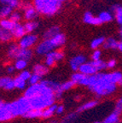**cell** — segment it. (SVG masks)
<instances>
[{
	"instance_id": "51",
	"label": "cell",
	"mask_w": 122,
	"mask_h": 123,
	"mask_svg": "<svg viewBox=\"0 0 122 123\" xmlns=\"http://www.w3.org/2000/svg\"><path fill=\"white\" fill-rule=\"evenodd\" d=\"M117 86H121V87H122V79L120 80V82L118 83V85H117Z\"/></svg>"
},
{
	"instance_id": "34",
	"label": "cell",
	"mask_w": 122,
	"mask_h": 123,
	"mask_svg": "<svg viewBox=\"0 0 122 123\" xmlns=\"http://www.w3.org/2000/svg\"><path fill=\"white\" fill-rule=\"evenodd\" d=\"M105 41V38H103V37H99V38H95V39H93L92 42V44H91V47H92V49H97L99 46L103 45V43H104Z\"/></svg>"
},
{
	"instance_id": "29",
	"label": "cell",
	"mask_w": 122,
	"mask_h": 123,
	"mask_svg": "<svg viewBox=\"0 0 122 123\" xmlns=\"http://www.w3.org/2000/svg\"><path fill=\"white\" fill-rule=\"evenodd\" d=\"M12 37H13V35H12L10 31L5 30V29L0 27V40L4 41V42L9 41L11 39Z\"/></svg>"
},
{
	"instance_id": "7",
	"label": "cell",
	"mask_w": 122,
	"mask_h": 123,
	"mask_svg": "<svg viewBox=\"0 0 122 123\" xmlns=\"http://www.w3.org/2000/svg\"><path fill=\"white\" fill-rule=\"evenodd\" d=\"M55 48V46L51 42L50 39H44V41L40 43L36 48V53L38 55H47L50 52L53 51L54 49Z\"/></svg>"
},
{
	"instance_id": "24",
	"label": "cell",
	"mask_w": 122,
	"mask_h": 123,
	"mask_svg": "<svg viewBox=\"0 0 122 123\" xmlns=\"http://www.w3.org/2000/svg\"><path fill=\"white\" fill-rule=\"evenodd\" d=\"M58 33H60V28L56 26L55 27H51L50 28H49L44 34V39H50V38H54L55 35H57Z\"/></svg>"
},
{
	"instance_id": "52",
	"label": "cell",
	"mask_w": 122,
	"mask_h": 123,
	"mask_svg": "<svg viewBox=\"0 0 122 123\" xmlns=\"http://www.w3.org/2000/svg\"><path fill=\"white\" fill-rule=\"evenodd\" d=\"M50 123H58V122L56 120H51V121H50Z\"/></svg>"
},
{
	"instance_id": "36",
	"label": "cell",
	"mask_w": 122,
	"mask_h": 123,
	"mask_svg": "<svg viewBox=\"0 0 122 123\" xmlns=\"http://www.w3.org/2000/svg\"><path fill=\"white\" fill-rule=\"evenodd\" d=\"M38 24L36 21H28V22H27L25 24L24 28H25L27 33H31V32H32L33 30H35V29L38 27Z\"/></svg>"
},
{
	"instance_id": "14",
	"label": "cell",
	"mask_w": 122,
	"mask_h": 123,
	"mask_svg": "<svg viewBox=\"0 0 122 123\" xmlns=\"http://www.w3.org/2000/svg\"><path fill=\"white\" fill-rule=\"evenodd\" d=\"M79 72L85 75H87V76H92V75L98 73L97 69L91 62H85L83 64L79 69Z\"/></svg>"
},
{
	"instance_id": "15",
	"label": "cell",
	"mask_w": 122,
	"mask_h": 123,
	"mask_svg": "<svg viewBox=\"0 0 122 123\" xmlns=\"http://www.w3.org/2000/svg\"><path fill=\"white\" fill-rule=\"evenodd\" d=\"M97 104H98V101L96 99L87 101V102L82 104L80 106H79L78 109H77V112H78V113L86 112V111H88V110H92V109H94L95 107H97Z\"/></svg>"
},
{
	"instance_id": "39",
	"label": "cell",
	"mask_w": 122,
	"mask_h": 123,
	"mask_svg": "<svg viewBox=\"0 0 122 123\" xmlns=\"http://www.w3.org/2000/svg\"><path fill=\"white\" fill-rule=\"evenodd\" d=\"M31 75H32V74H31V72H29L28 70H23V71H21V73H20L19 76L21 77L22 80H24L25 81H28L29 79H30Z\"/></svg>"
},
{
	"instance_id": "9",
	"label": "cell",
	"mask_w": 122,
	"mask_h": 123,
	"mask_svg": "<svg viewBox=\"0 0 122 123\" xmlns=\"http://www.w3.org/2000/svg\"><path fill=\"white\" fill-rule=\"evenodd\" d=\"M89 77L87 75H85L79 72H74V74L71 76V80L74 83L75 86H89Z\"/></svg>"
},
{
	"instance_id": "25",
	"label": "cell",
	"mask_w": 122,
	"mask_h": 123,
	"mask_svg": "<svg viewBox=\"0 0 122 123\" xmlns=\"http://www.w3.org/2000/svg\"><path fill=\"white\" fill-rule=\"evenodd\" d=\"M27 119H38V118H42V110H34V109H31L24 116Z\"/></svg>"
},
{
	"instance_id": "38",
	"label": "cell",
	"mask_w": 122,
	"mask_h": 123,
	"mask_svg": "<svg viewBox=\"0 0 122 123\" xmlns=\"http://www.w3.org/2000/svg\"><path fill=\"white\" fill-rule=\"evenodd\" d=\"M41 80H41V77L40 76L35 74H32L30 79H29V80H28V82L30 85H36V84L40 83V81Z\"/></svg>"
},
{
	"instance_id": "44",
	"label": "cell",
	"mask_w": 122,
	"mask_h": 123,
	"mask_svg": "<svg viewBox=\"0 0 122 123\" xmlns=\"http://www.w3.org/2000/svg\"><path fill=\"white\" fill-rule=\"evenodd\" d=\"M115 65H116V61L115 59H112L107 62V68H113L115 67Z\"/></svg>"
},
{
	"instance_id": "3",
	"label": "cell",
	"mask_w": 122,
	"mask_h": 123,
	"mask_svg": "<svg viewBox=\"0 0 122 123\" xmlns=\"http://www.w3.org/2000/svg\"><path fill=\"white\" fill-rule=\"evenodd\" d=\"M7 107L13 117H24L25 115L31 110L30 102L25 97H21L13 102L7 103Z\"/></svg>"
},
{
	"instance_id": "54",
	"label": "cell",
	"mask_w": 122,
	"mask_h": 123,
	"mask_svg": "<svg viewBox=\"0 0 122 123\" xmlns=\"http://www.w3.org/2000/svg\"><path fill=\"white\" fill-rule=\"evenodd\" d=\"M94 123H103V121H95Z\"/></svg>"
},
{
	"instance_id": "31",
	"label": "cell",
	"mask_w": 122,
	"mask_h": 123,
	"mask_svg": "<svg viewBox=\"0 0 122 123\" xmlns=\"http://www.w3.org/2000/svg\"><path fill=\"white\" fill-rule=\"evenodd\" d=\"M27 62L25 61V60H22V59H18L15 61V68L16 70H19V71H23V70H25V68H27Z\"/></svg>"
},
{
	"instance_id": "2",
	"label": "cell",
	"mask_w": 122,
	"mask_h": 123,
	"mask_svg": "<svg viewBox=\"0 0 122 123\" xmlns=\"http://www.w3.org/2000/svg\"><path fill=\"white\" fill-rule=\"evenodd\" d=\"M41 84H42V86H43L41 94H39L38 96L35 97V98L29 100L31 109L44 110H45V109H47L48 107H50V106L55 104L56 98H55L54 92L51 90V88L46 84L45 80H41Z\"/></svg>"
},
{
	"instance_id": "41",
	"label": "cell",
	"mask_w": 122,
	"mask_h": 123,
	"mask_svg": "<svg viewBox=\"0 0 122 123\" xmlns=\"http://www.w3.org/2000/svg\"><path fill=\"white\" fill-rule=\"evenodd\" d=\"M10 21H12L15 23H18V21L21 20V15L18 12H13V13L10 15Z\"/></svg>"
},
{
	"instance_id": "8",
	"label": "cell",
	"mask_w": 122,
	"mask_h": 123,
	"mask_svg": "<svg viewBox=\"0 0 122 123\" xmlns=\"http://www.w3.org/2000/svg\"><path fill=\"white\" fill-rule=\"evenodd\" d=\"M37 40H38V38L36 35H25L22 38L20 39L18 45L22 49H30V47H32L36 44Z\"/></svg>"
},
{
	"instance_id": "4",
	"label": "cell",
	"mask_w": 122,
	"mask_h": 123,
	"mask_svg": "<svg viewBox=\"0 0 122 123\" xmlns=\"http://www.w3.org/2000/svg\"><path fill=\"white\" fill-rule=\"evenodd\" d=\"M61 6V3L57 0H34V8L40 14L53 15Z\"/></svg>"
},
{
	"instance_id": "56",
	"label": "cell",
	"mask_w": 122,
	"mask_h": 123,
	"mask_svg": "<svg viewBox=\"0 0 122 123\" xmlns=\"http://www.w3.org/2000/svg\"><path fill=\"white\" fill-rule=\"evenodd\" d=\"M121 39H122V36H121Z\"/></svg>"
},
{
	"instance_id": "23",
	"label": "cell",
	"mask_w": 122,
	"mask_h": 123,
	"mask_svg": "<svg viewBox=\"0 0 122 123\" xmlns=\"http://www.w3.org/2000/svg\"><path fill=\"white\" fill-rule=\"evenodd\" d=\"M38 11L35 8H33L31 5H27L25 9V18L27 20H32L35 17H37Z\"/></svg>"
},
{
	"instance_id": "46",
	"label": "cell",
	"mask_w": 122,
	"mask_h": 123,
	"mask_svg": "<svg viewBox=\"0 0 122 123\" xmlns=\"http://www.w3.org/2000/svg\"><path fill=\"white\" fill-rule=\"evenodd\" d=\"M112 9H113V10L116 11V14H122V6L115 5Z\"/></svg>"
},
{
	"instance_id": "33",
	"label": "cell",
	"mask_w": 122,
	"mask_h": 123,
	"mask_svg": "<svg viewBox=\"0 0 122 123\" xmlns=\"http://www.w3.org/2000/svg\"><path fill=\"white\" fill-rule=\"evenodd\" d=\"M12 14V8L10 6H4L0 10V18L4 19L8 15H10Z\"/></svg>"
},
{
	"instance_id": "21",
	"label": "cell",
	"mask_w": 122,
	"mask_h": 123,
	"mask_svg": "<svg viewBox=\"0 0 122 123\" xmlns=\"http://www.w3.org/2000/svg\"><path fill=\"white\" fill-rule=\"evenodd\" d=\"M120 114L115 112V110L103 120V123H120Z\"/></svg>"
},
{
	"instance_id": "49",
	"label": "cell",
	"mask_w": 122,
	"mask_h": 123,
	"mask_svg": "<svg viewBox=\"0 0 122 123\" xmlns=\"http://www.w3.org/2000/svg\"><path fill=\"white\" fill-rule=\"evenodd\" d=\"M10 1V0H0V2L2 3V4H6V5H8V4H9Z\"/></svg>"
},
{
	"instance_id": "37",
	"label": "cell",
	"mask_w": 122,
	"mask_h": 123,
	"mask_svg": "<svg viewBox=\"0 0 122 123\" xmlns=\"http://www.w3.org/2000/svg\"><path fill=\"white\" fill-rule=\"evenodd\" d=\"M74 86H75V84L71 80L61 83V89H62L63 92H67V91L72 90Z\"/></svg>"
},
{
	"instance_id": "18",
	"label": "cell",
	"mask_w": 122,
	"mask_h": 123,
	"mask_svg": "<svg viewBox=\"0 0 122 123\" xmlns=\"http://www.w3.org/2000/svg\"><path fill=\"white\" fill-rule=\"evenodd\" d=\"M84 21L88 24L92 25H101L102 21L99 19V17H94L91 12H86L84 15Z\"/></svg>"
},
{
	"instance_id": "13",
	"label": "cell",
	"mask_w": 122,
	"mask_h": 123,
	"mask_svg": "<svg viewBox=\"0 0 122 123\" xmlns=\"http://www.w3.org/2000/svg\"><path fill=\"white\" fill-rule=\"evenodd\" d=\"M0 88L4 89V91H13L15 89L14 79L10 76H4L0 78Z\"/></svg>"
},
{
	"instance_id": "19",
	"label": "cell",
	"mask_w": 122,
	"mask_h": 123,
	"mask_svg": "<svg viewBox=\"0 0 122 123\" xmlns=\"http://www.w3.org/2000/svg\"><path fill=\"white\" fill-rule=\"evenodd\" d=\"M57 104H53V105L48 107L47 109L42 110V118L43 119H51L54 115H55V110H56Z\"/></svg>"
},
{
	"instance_id": "48",
	"label": "cell",
	"mask_w": 122,
	"mask_h": 123,
	"mask_svg": "<svg viewBox=\"0 0 122 123\" xmlns=\"http://www.w3.org/2000/svg\"><path fill=\"white\" fill-rule=\"evenodd\" d=\"M116 20L119 24L122 25V14H116Z\"/></svg>"
},
{
	"instance_id": "43",
	"label": "cell",
	"mask_w": 122,
	"mask_h": 123,
	"mask_svg": "<svg viewBox=\"0 0 122 123\" xmlns=\"http://www.w3.org/2000/svg\"><path fill=\"white\" fill-rule=\"evenodd\" d=\"M65 111V107L62 104H57V107H56V110H55V114L56 115H62Z\"/></svg>"
},
{
	"instance_id": "45",
	"label": "cell",
	"mask_w": 122,
	"mask_h": 123,
	"mask_svg": "<svg viewBox=\"0 0 122 123\" xmlns=\"http://www.w3.org/2000/svg\"><path fill=\"white\" fill-rule=\"evenodd\" d=\"M18 5H19V1H18V0H10V3H9V4H8V6L11 7L12 9H13V8L17 7Z\"/></svg>"
},
{
	"instance_id": "47",
	"label": "cell",
	"mask_w": 122,
	"mask_h": 123,
	"mask_svg": "<svg viewBox=\"0 0 122 123\" xmlns=\"http://www.w3.org/2000/svg\"><path fill=\"white\" fill-rule=\"evenodd\" d=\"M15 67L14 66H8L7 67V73L8 74H13L14 72H15Z\"/></svg>"
},
{
	"instance_id": "26",
	"label": "cell",
	"mask_w": 122,
	"mask_h": 123,
	"mask_svg": "<svg viewBox=\"0 0 122 123\" xmlns=\"http://www.w3.org/2000/svg\"><path fill=\"white\" fill-rule=\"evenodd\" d=\"M118 45L119 43L113 38H109L107 39H105L103 44L104 49H118Z\"/></svg>"
},
{
	"instance_id": "11",
	"label": "cell",
	"mask_w": 122,
	"mask_h": 123,
	"mask_svg": "<svg viewBox=\"0 0 122 123\" xmlns=\"http://www.w3.org/2000/svg\"><path fill=\"white\" fill-rule=\"evenodd\" d=\"M13 118V115L8 110L7 103L0 100V122H6Z\"/></svg>"
},
{
	"instance_id": "40",
	"label": "cell",
	"mask_w": 122,
	"mask_h": 123,
	"mask_svg": "<svg viewBox=\"0 0 122 123\" xmlns=\"http://www.w3.org/2000/svg\"><path fill=\"white\" fill-rule=\"evenodd\" d=\"M115 111L119 114L122 113V97L117 100L116 104H115Z\"/></svg>"
},
{
	"instance_id": "20",
	"label": "cell",
	"mask_w": 122,
	"mask_h": 123,
	"mask_svg": "<svg viewBox=\"0 0 122 123\" xmlns=\"http://www.w3.org/2000/svg\"><path fill=\"white\" fill-rule=\"evenodd\" d=\"M79 117L78 112H70L67 115L63 116L59 123H74Z\"/></svg>"
},
{
	"instance_id": "55",
	"label": "cell",
	"mask_w": 122,
	"mask_h": 123,
	"mask_svg": "<svg viewBox=\"0 0 122 123\" xmlns=\"http://www.w3.org/2000/svg\"><path fill=\"white\" fill-rule=\"evenodd\" d=\"M57 1H59V2H63V1H66V0H57Z\"/></svg>"
},
{
	"instance_id": "12",
	"label": "cell",
	"mask_w": 122,
	"mask_h": 123,
	"mask_svg": "<svg viewBox=\"0 0 122 123\" xmlns=\"http://www.w3.org/2000/svg\"><path fill=\"white\" fill-rule=\"evenodd\" d=\"M45 82H46V84L51 88V90L54 92L56 100L60 99V98L62 97L63 93H64V92H63L62 89H61V84L56 82V81L50 80H45Z\"/></svg>"
},
{
	"instance_id": "35",
	"label": "cell",
	"mask_w": 122,
	"mask_h": 123,
	"mask_svg": "<svg viewBox=\"0 0 122 123\" xmlns=\"http://www.w3.org/2000/svg\"><path fill=\"white\" fill-rule=\"evenodd\" d=\"M98 17L102 21V22H109V21H111L113 20V15L109 12H106V11L100 13Z\"/></svg>"
},
{
	"instance_id": "53",
	"label": "cell",
	"mask_w": 122,
	"mask_h": 123,
	"mask_svg": "<svg viewBox=\"0 0 122 123\" xmlns=\"http://www.w3.org/2000/svg\"><path fill=\"white\" fill-rule=\"evenodd\" d=\"M120 36H122V27L120 29Z\"/></svg>"
},
{
	"instance_id": "1",
	"label": "cell",
	"mask_w": 122,
	"mask_h": 123,
	"mask_svg": "<svg viewBox=\"0 0 122 123\" xmlns=\"http://www.w3.org/2000/svg\"><path fill=\"white\" fill-rule=\"evenodd\" d=\"M88 88L98 98L109 97L117 90V85L109 82L108 73H98L89 77Z\"/></svg>"
},
{
	"instance_id": "32",
	"label": "cell",
	"mask_w": 122,
	"mask_h": 123,
	"mask_svg": "<svg viewBox=\"0 0 122 123\" xmlns=\"http://www.w3.org/2000/svg\"><path fill=\"white\" fill-rule=\"evenodd\" d=\"M49 55L55 60V62H56L61 61V60L64 58V53H63L62 51H61V50H53V51L50 52Z\"/></svg>"
},
{
	"instance_id": "50",
	"label": "cell",
	"mask_w": 122,
	"mask_h": 123,
	"mask_svg": "<svg viewBox=\"0 0 122 123\" xmlns=\"http://www.w3.org/2000/svg\"><path fill=\"white\" fill-rule=\"evenodd\" d=\"M118 49H119V50H120V51H121V52H122V42L119 43Z\"/></svg>"
},
{
	"instance_id": "6",
	"label": "cell",
	"mask_w": 122,
	"mask_h": 123,
	"mask_svg": "<svg viewBox=\"0 0 122 123\" xmlns=\"http://www.w3.org/2000/svg\"><path fill=\"white\" fill-rule=\"evenodd\" d=\"M43 89V86L40 83L36 85H30L27 88H26V90L24 91V94L23 97H25L26 98H27L28 100L32 99V98H35V97L38 96L39 94H41Z\"/></svg>"
},
{
	"instance_id": "28",
	"label": "cell",
	"mask_w": 122,
	"mask_h": 123,
	"mask_svg": "<svg viewBox=\"0 0 122 123\" xmlns=\"http://www.w3.org/2000/svg\"><path fill=\"white\" fill-rule=\"evenodd\" d=\"M15 23L13 22L12 21H10V20L3 19L0 21V27L5 29V30L10 31V32L13 30V28L15 27Z\"/></svg>"
},
{
	"instance_id": "17",
	"label": "cell",
	"mask_w": 122,
	"mask_h": 123,
	"mask_svg": "<svg viewBox=\"0 0 122 123\" xmlns=\"http://www.w3.org/2000/svg\"><path fill=\"white\" fill-rule=\"evenodd\" d=\"M27 33L24 28V26L21 25L19 23H15V27L13 28V30L11 31V33L13 35V37H15V38H22L25 36V33Z\"/></svg>"
},
{
	"instance_id": "10",
	"label": "cell",
	"mask_w": 122,
	"mask_h": 123,
	"mask_svg": "<svg viewBox=\"0 0 122 123\" xmlns=\"http://www.w3.org/2000/svg\"><path fill=\"white\" fill-rule=\"evenodd\" d=\"M86 62V57L84 55H77V56H73L70 59L69 61V65L72 70L74 72H78L79 68L83 65L84 63Z\"/></svg>"
},
{
	"instance_id": "16",
	"label": "cell",
	"mask_w": 122,
	"mask_h": 123,
	"mask_svg": "<svg viewBox=\"0 0 122 123\" xmlns=\"http://www.w3.org/2000/svg\"><path fill=\"white\" fill-rule=\"evenodd\" d=\"M48 72H49V68L45 64L38 63L34 65L32 68V74H35L40 76L41 78L45 74H47Z\"/></svg>"
},
{
	"instance_id": "27",
	"label": "cell",
	"mask_w": 122,
	"mask_h": 123,
	"mask_svg": "<svg viewBox=\"0 0 122 123\" xmlns=\"http://www.w3.org/2000/svg\"><path fill=\"white\" fill-rule=\"evenodd\" d=\"M14 82H15V89L20 91L26 90V86H27V81L22 80L21 77L18 75L15 78H14Z\"/></svg>"
},
{
	"instance_id": "22",
	"label": "cell",
	"mask_w": 122,
	"mask_h": 123,
	"mask_svg": "<svg viewBox=\"0 0 122 123\" xmlns=\"http://www.w3.org/2000/svg\"><path fill=\"white\" fill-rule=\"evenodd\" d=\"M50 40H51V42L53 43L54 45L56 48V47H60V46L64 44L65 41H66V37H65V35L63 33H60L57 35H55L54 38H50Z\"/></svg>"
},
{
	"instance_id": "42",
	"label": "cell",
	"mask_w": 122,
	"mask_h": 123,
	"mask_svg": "<svg viewBox=\"0 0 122 123\" xmlns=\"http://www.w3.org/2000/svg\"><path fill=\"white\" fill-rule=\"evenodd\" d=\"M101 55L102 52L99 50H95L94 52L92 53V61H98V60H101Z\"/></svg>"
},
{
	"instance_id": "5",
	"label": "cell",
	"mask_w": 122,
	"mask_h": 123,
	"mask_svg": "<svg viewBox=\"0 0 122 123\" xmlns=\"http://www.w3.org/2000/svg\"><path fill=\"white\" fill-rule=\"evenodd\" d=\"M8 56L11 59H22L28 62L32 57V51L30 49H22L17 44H12L8 50Z\"/></svg>"
},
{
	"instance_id": "30",
	"label": "cell",
	"mask_w": 122,
	"mask_h": 123,
	"mask_svg": "<svg viewBox=\"0 0 122 123\" xmlns=\"http://www.w3.org/2000/svg\"><path fill=\"white\" fill-rule=\"evenodd\" d=\"M97 69V71L98 72H101L102 70L103 69L107 68V63L103 62V60H98V61H92L90 62Z\"/></svg>"
}]
</instances>
